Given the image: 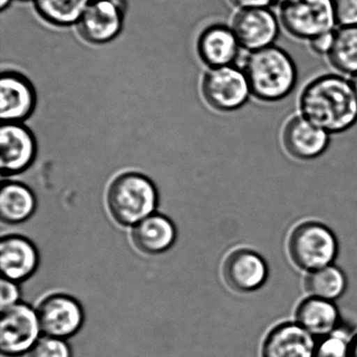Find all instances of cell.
Here are the masks:
<instances>
[{"label":"cell","instance_id":"83f0119b","mask_svg":"<svg viewBox=\"0 0 357 357\" xmlns=\"http://www.w3.org/2000/svg\"><path fill=\"white\" fill-rule=\"evenodd\" d=\"M335 31L321 35V36L309 41L308 45L311 52H313L315 55L327 58L330 52H331L332 47H333Z\"/></svg>","mask_w":357,"mask_h":357},{"label":"cell","instance_id":"d4e9b609","mask_svg":"<svg viewBox=\"0 0 357 357\" xmlns=\"http://www.w3.org/2000/svg\"><path fill=\"white\" fill-rule=\"evenodd\" d=\"M29 357H72V349L66 340L45 335L37 340Z\"/></svg>","mask_w":357,"mask_h":357},{"label":"cell","instance_id":"8992f818","mask_svg":"<svg viewBox=\"0 0 357 357\" xmlns=\"http://www.w3.org/2000/svg\"><path fill=\"white\" fill-rule=\"evenodd\" d=\"M202 89L208 105L222 112L241 109L252 97L243 68L235 64L210 68L204 75Z\"/></svg>","mask_w":357,"mask_h":357},{"label":"cell","instance_id":"484cf974","mask_svg":"<svg viewBox=\"0 0 357 357\" xmlns=\"http://www.w3.org/2000/svg\"><path fill=\"white\" fill-rule=\"evenodd\" d=\"M338 28L357 26V0H332Z\"/></svg>","mask_w":357,"mask_h":357},{"label":"cell","instance_id":"ba28073f","mask_svg":"<svg viewBox=\"0 0 357 357\" xmlns=\"http://www.w3.org/2000/svg\"><path fill=\"white\" fill-rule=\"evenodd\" d=\"M231 26L242 50L248 53L275 45L282 28L279 15L271 8L238 10Z\"/></svg>","mask_w":357,"mask_h":357},{"label":"cell","instance_id":"6da1fadb","mask_svg":"<svg viewBox=\"0 0 357 357\" xmlns=\"http://www.w3.org/2000/svg\"><path fill=\"white\" fill-rule=\"evenodd\" d=\"M298 114L330 135L357 124V97L350 78L333 73L315 77L298 96Z\"/></svg>","mask_w":357,"mask_h":357},{"label":"cell","instance_id":"ac0fdd59","mask_svg":"<svg viewBox=\"0 0 357 357\" xmlns=\"http://www.w3.org/2000/svg\"><path fill=\"white\" fill-rule=\"evenodd\" d=\"M294 321L317 338L328 335L344 323L335 302L311 296L298 303Z\"/></svg>","mask_w":357,"mask_h":357},{"label":"cell","instance_id":"4fadbf2b","mask_svg":"<svg viewBox=\"0 0 357 357\" xmlns=\"http://www.w3.org/2000/svg\"><path fill=\"white\" fill-rule=\"evenodd\" d=\"M0 168L3 176L24 172L36 158L34 135L20 123H5L0 129Z\"/></svg>","mask_w":357,"mask_h":357},{"label":"cell","instance_id":"f1b7e54d","mask_svg":"<svg viewBox=\"0 0 357 357\" xmlns=\"http://www.w3.org/2000/svg\"><path fill=\"white\" fill-rule=\"evenodd\" d=\"M229 3L238 10L271 8L275 6V0H229Z\"/></svg>","mask_w":357,"mask_h":357},{"label":"cell","instance_id":"ffe728a7","mask_svg":"<svg viewBox=\"0 0 357 357\" xmlns=\"http://www.w3.org/2000/svg\"><path fill=\"white\" fill-rule=\"evenodd\" d=\"M37 200L30 188L16 181H6L0 190V217L10 225L24 222L36 211Z\"/></svg>","mask_w":357,"mask_h":357},{"label":"cell","instance_id":"4316f807","mask_svg":"<svg viewBox=\"0 0 357 357\" xmlns=\"http://www.w3.org/2000/svg\"><path fill=\"white\" fill-rule=\"evenodd\" d=\"M20 290L16 282L3 279L0 282V305L1 310L20 303Z\"/></svg>","mask_w":357,"mask_h":357},{"label":"cell","instance_id":"1f68e13d","mask_svg":"<svg viewBox=\"0 0 357 357\" xmlns=\"http://www.w3.org/2000/svg\"><path fill=\"white\" fill-rule=\"evenodd\" d=\"M10 3H11V0H0V8H1V10H5L10 5Z\"/></svg>","mask_w":357,"mask_h":357},{"label":"cell","instance_id":"5bb4252c","mask_svg":"<svg viewBox=\"0 0 357 357\" xmlns=\"http://www.w3.org/2000/svg\"><path fill=\"white\" fill-rule=\"evenodd\" d=\"M317 338L296 321L273 326L263 340L261 357H313Z\"/></svg>","mask_w":357,"mask_h":357},{"label":"cell","instance_id":"9a60e30c","mask_svg":"<svg viewBox=\"0 0 357 357\" xmlns=\"http://www.w3.org/2000/svg\"><path fill=\"white\" fill-rule=\"evenodd\" d=\"M0 116L3 123L26 120L36 106L34 87L17 73H3L0 80Z\"/></svg>","mask_w":357,"mask_h":357},{"label":"cell","instance_id":"d6a6232c","mask_svg":"<svg viewBox=\"0 0 357 357\" xmlns=\"http://www.w3.org/2000/svg\"><path fill=\"white\" fill-rule=\"evenodd\" d=\"M287 0H275V5L280 6L281 3H285Z\"/></svg>","mask_w":357,"mask_h":357},{"label":"cell","instance_id":"cb8c5ba5","mask_svg":"<svg viewBox=\"0 0 357 357\" xmlns=\"http://www.w3.org/2000/svg\"><path fill=\"white\" fill-rule=\"evenodd\" d=\"M353 333L344 323L328 335L317 338L313 357H350Z\"/></svg>","mask_w":357,"mask_h":357},{"label":"cell","instance_id":"8fae6325","mask_svg":"<svg viewBox=\"0 0 357 357\" xmlns=\"http://www.w3.org/2000/svg\"><path fill=\"white\" fill-rule=\"evenodd\" d=\"M330 143V133L300 114L288 119L282 130L284 149L296 160H317L327 151Z\"/></svg>","mask_w":357,"mask_h":357},{"label":"cell","instance_id":"4dcf8cb0","mask_svg":"<svg viewBox=\"0 0 357 357\" xmlns=\"http://www.w3.org/2000/svg\"><path fill=\"white\" fill-rule=\"evenodd\" d=\"M351 83H352L353 89H354L355 95L357 97V75L355 76L351 77L350 78Z\"/></svg>","mask_w":357,"mask_h":357},{"label":"cell","instance_id":"603a6c76","mask_svg":"<svg viewBox=\"0 0 357 357\" xmlns=\"http://www.w3.org/2000/svg\"><path fill=\"white\" fill-rule=\"evenodd\" d=\"M41 18L56 26L78 24L91 0H34Z\"/></svg>","mask_w":357,"mask_h":357},{"label":"cell","instance_id":"7402d4cb","mask_svg":"<svg viewBox=\"0 0 357 357\" xmlns=\"http://www.w3.org/2000/svg\"><path fill=\"white\" fill-rule=\"evenodd\" d=\"M327 60L338 74L348 78L357 75V26L336 29Z\"/></svg>","mask_w":357,"mask_h":357},{"label":"cell","instance_id":"f546056e","mask_svg":"<svg viewBox=\"0 0 357 357\" xmlns=\"http://www.w3.org/2000/svg\"><path fill=\"white\" fill-rule=\"evenodd\" d=\"M350 357H357V332L351 340Z\"/></svg>","mask_w":357,"mask_h":357},{"label":"cell","instance_id":"2e32d148","mask_svg":"<svg viewBox=\"0 0 357 357\" xmlns=\"http://www.w3.org/2000/svg\"><path fill=\"white\" fill-rule=\"evenodd\" d=\"M38 264V250L28 238L20 235L1 238L0 267L3 279L20 283L32 277Z\"/></svg>","mask_w":357,"mask_h":357},{"label":"cell","instance_id":"9c48e42d","mask_svg":"<svg viewBox=\"0 0 357 357\" xmlns=\"http://www.w3.org/2000/svg\"><path fill=\"white\" fill-rule=\"evenodd\" d=\"M41 331L52 337H72L84 321L80 303L68 294H56L45 298L37 309Z\"/></svg>","mask_w":357,"mask_h":357},{"label":"cell","instance_id":"44dd1931","mask_svg":"<svg viewBox=\"0 0 357 357\" xmlns=\"http://www.w3.org/2000/svg\"><path fill=\"white\" fill-rule=\"evenodd\" d=\"M304 288L308 296L335 302L346 294L348 278L344 271L334 263L307 273Z\"/></svg>","mask_w":357,"mask_h":357},{"label":"cell","instance_id":"52a82bcc","mask_svg":"<svg viewBox=\"0 0 357 357\" xmlns=\"http://www.w3.org/2000/svg\"><path fill=\"white\" fill-rule=\"evenodd\" d=\"M38 314L30 305L18 303L1 310L0 351L6 357H20L30 353L40 338Z\"/></svg>","mask_w":357,"mask_h":357},{"label":"cell","instance_id":"5b68a950","mask_svg":"<svg viewBox=\"0 0 357 357\" xmlns=\"http://www.w3.org/2000/svg\"><path fill=\"white\" fill-rule=\"evenodd\" d=\"M278 15L289 36L307 43L338 28L332 0H287Z\"/></svg>","mask_w":357,"mask_h":357},{"label":"cell","instance_id":"3957f363","mask_svg":"<svg viewBox=\"0 0 357 357\" xmlns=\"http://www.w3.org/2000/svg\"><path fill=\"white\" fill-rule=\"evenodd\" d=\"M155 185L145 175L124 173L116 177L107 193V204L112 218L124 227L137 225L151 216L158 206Z\"/></svg>","mask_w":357,"mask_h":357},{"label":"cell","instance_id":"277c9868","mask_svg":"<svg viewBox=\"0 0 357 357\" xmlns=\"http://www.w3.org/2000/svg\"><path fill=\"white\" fill-rule=\"evenodd\" d=\"M338 250L340 244L335 234L319 221H303L288 236V256L298 269L306 273L334 264Z\"/></svg>","mask_w":357,"mask_h":357},{"label":"cell","instance_id":"30bf717a","mask_svg":"<svg viewBox=\"0 0 357 357\" xmlns=\"http://www.w3.org/2000/svg\"><path fill=\"white\" fill-rule=\"evenodd\" d=\"M227 285L239 294H250L262 288L268 280L266 260L256 250L239 248L225 258L222 266Z\"/></svg>","mask_w":357,"mask_h":357},{"label":"cell","instance_id":"e0dca14e","mask_svg":"<svg viewBox=\"0 0 357 357\" xmlns=\"http://www.w3.org/2000/svg\"><path fill=\"white\" fill-rule=\"evenodd\" d=\"M198 53L210 68L234 66L242 47L231 26L215 24L200 35Z\"/></svg>","mask_w":357,"mask_h":357},{"label":"cell","instance_id":"7c38bea8","mask_svg":"<svg viewBox=\"0 0 357 357\" xmlns=\"http://www.w3.org/2000/svg\"><path fill=\"white\" fill-rule=\"evenodd\" d=\"M124 14L118 0H91L78 30L83 39L93 45H105L120 35Z\"/></svg>","mask_w":357,"mask_h":357},{"label":"cell","instance_id":"7a4b0ae2","mask_svg":"<svg viewBox=\"0 0 357 357\" xmlns=\"http://www.w3.org/2000/svg\"><path fill=\"white\" fill-rule=\"evenodd\" d=\"M252 98L278 103L291 95L298 80L294 58L278 45L248 53L243 66Z\"/></svg>","mask_w":357,"mask_h":357},{"label":"cell","instance_id":"d6986e66","mask_svg":"<svg viewBox=\"0 0 357 357\" xmlns=\"http://www.w3.org/2000/svg\"><path fill=\"white\" fill-rule=\"evenodd\" d=\"M176 239V229L164 215L152 214L135 225L132 231L133 244L148 255L162 254L172 248Z\"/></svg>","mask_w":357,"mask_h":357}]
</instances>
